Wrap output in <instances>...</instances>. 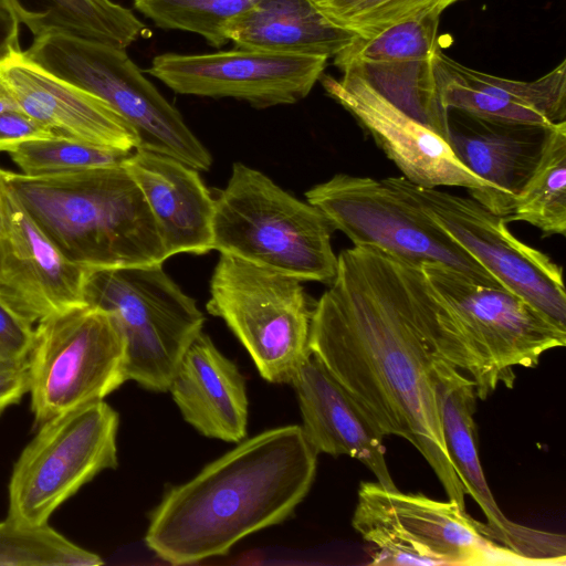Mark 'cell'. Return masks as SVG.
Returning a JSON list of instances; mask_svg holds the SVG:
<instances>
[{
    "label": "cell",
    "instance_id": "cell-22",
    "mask_svg": "<svg viewBox=\"0 0 566 566\" xmlns=\"http://www.w3.org/2000/svg\"><path fill=\"white\" fill-rule=\"evenodd\" d=\"M303 432L316 450L361 462L387 489H398L385 460L384 436L326 367L311 355L294 375Z\"/></svg>",
    "mask_w": 566,
    "mask_h": 566
},
{
    "label": "cell",
    "instance_id": "cell-20",
    "mask_svg": "<svg viewBox=\"0 0 566 566\" xmlns=\"http://www.w3.org/2000/svg\"><path fill=\"white\" fill-rule=\"evenodd\" d=\"M553 127L490 122L448 109L450 147L468 169L490 186L483 206L504 220L535 170Z\"/></svg>",
    "mask_w": 566,
    "mask_h": 566
},
{
    "label": "cell",
    "instance_id": "cell-16",
    "mask_svg": "<svg viewBox=\"0 0 566 566\" xmlns=\"http://www.w3.org/2000/svg\"><path fill=\"white\" fill-rule=\"evenodd\" d=\"M319 80L326 93L371 135L401 177L427 188L463 187L484 205L490 186L458 159L441 135L398 108L350 69L339 80L329 75Z\"/></svg>",
    "mask_w": 566,
    "mask_h": 566
},
{
    "label": "cell",
    "instance_id": "cell-1",
    "mask_svg": "<svg viewBox=\"0 0 566 566\" xmlns=\"http://www.w3.org/2000/svg\"><path fill=\"white\" fill-rule=\"evenodd\" d=\"M313 307L310 349L382 436L410 442L448 499L465 510L464 485L443 440L433 367L471 373L465 343L420 264L374 247L345 249Z\"/></svg>",
    "mask_w": 566,
    "mask_h": 566
},
{
    "label": "cell",
    "instance_id": "cell-36",
    "mask_svg": "<svg viewBox=\"0 0 566 566\" xmlns=\"http://www.w3.org/2000/svg\"><path fill=\"white\" fill-rule=\"evenodd\" d=\"M19 22L0 0V62L20 52Z\"/></svg>",
    "mask_w": 566,
    "mask_h": 566
},
{
    "label": "cell",
    "instance_id": "cell-38",
    "mask_svg": "<svg viewBox=\"0 0 566 566\" xmlns=\"http://www.w3.org/2000/svg\"><path fill=\"white\" fill-rule=\"evenodd\" d=\"M0 258H1V245H0Z\"/></svg>",
    "mask_w": 566,
    "mask_h": 566
},
{
    "label": "cell",
    "instance_id": "cell-26",
    "mask_svg": "<svg viewBox=\"0 0 566 566\" xmlns=\"http://www.w3.org/2000/svg\"><path fill=\"white\" fill-rule=\"evenodd\" d=\"M346 69L355 71L389 102L448 142V109L440 101L432 56L419 61L355 63Z\"/></svg>",
    "mask_w": 566,
    "mask_h": 566
},
{
    "label": "cell",
    "instance_id": "cell-4",
    "mask_svg": "<svg viewBox=\"0 0 566 566\" xmlns=\"http://www.w3.org/2000/svg\"><path fill=\"white\" fill-rule=\"evenodd\" d=\"M335 231L325 213L235 163L214 199L213 250L293 276L331 284L337 270Z\"/></svg>",
    "mask_w": 566,
    "mask_h": 566
},
{
    "label": "cell",
    "instance_id": "cell-9",
    "mask_svg": "<svg viewBox=\"0 0 566 566\" xmlns=\"http://www.w3.org/2000/svg\"><path fill=\"white\" fill-rule=\"evenodd\" d=\"M27 363L31 411L39 426L104 400L127 380L119 326L112 314L91 304L40 321Z\"/></svg>",
    "mask_w": 566,
    "mask_h": 566
},
{
    "label": "cell",
    "instance_id": "cell-10",
    "mask_svg": "<svg viewBox=\"0 0 566 566\" xmlns=\"http://www.w3.org/2000/svg\"><path fill=\"white\" fill-rule=\"evenodd\" d=\"M305 197L356 247H374L420 265L439 262L479 284L504 287L413 199L386 179L336 174L308 189Z\"/></svg>",
    "mask_w": 566,
    "mask_h": 566
},
{
    "label": "cell",
    "instance_id": "cell-19",
    "mask_svg": "<svg viewBox=\"0 0 566 566\" xmlns=\"http://www.w3.org/2000/svg\"><path fill=\"white\" fill-rule=\"evenodd\" d=\"M0 77L17 106L57 137L133 151L138 137L106 102L49 73L20 51L0 62Z\"/></svg>",
    "mask_w": 566,
    "mask_h": 566
},
{
    "label": "cell",
    "instance_id": "cell-11",
    "mask_svg": "<svg viewBox=\"0 0 566 566\" xmlns=\"http://www.w3.org/2000/svg\"><path fill=\"white\" fill-rule=\"evenodd\" d=\"M119 416L95 401L41 423L15 461L8 486V516L49 523L67 499L99 472L118 465Z\"/></svg>",
    "mask_w": 566,
    "mask_h": 566
},
{
    "label": "cell",
    "instance_id": "cell-17",
    "mask_svg": "<svg viewBox=\"0 0 566 566\" xmlns=\"http://www.w3.org/2000/svg\"><path fill=\"white\" fill-rule=\"evenodd\" d=\"M433 387L443 440L465 493L480 505L486 523L480 531L511 554L524 558L543 557L551 534L511 522L499 509L488 485L476 447L474 381L446 358L433 367Z\"/></svg>",
    "mask_w": 566,
    "mask_h": 566
},
{
    "label": "cell",
    "instance_id": "cell-25",
    "mask_svg": "<svg viewBox=\"0 0 566 566\" xmlns=\"http://www.w3.org/2000/svg\"><path fill=\"white\" fill-rule=\"evenodd\" d=\"M38 36L62 34L126 50L151 31L112 0H1Z\"/></svg>",
    "mask_w": 566,
    "mask_h": 566
},
{
    "label": "cell",
    "instance_id": "cell-34",
    "mask_svg": "<svg viewBox=\"0 0 566 566\" xmlns=\"http://www.w3.org/2000/svg\"><path fill=\"white\" fill-rule=\"evenodd\" d=\"M57 137L49 127L21 109L0 113V151L22 142Z\"/></svg>",
    "mask_w": 566,
    "mask_h": 566
},
{
    "label": "cell",
    "instance_id": "cell-28",
    "mask_svg": "<svg viewBox=\"0 0 566 566\" xmlns=\"http://www.w3.org/2000/svg\"><path fill=\"white\" fill-rule=\"evenodd\" d=\"M99 555L46 524L31 525L9 516L0 522V566H97Z\"/></svg>",
    "mask_w": 566,
    "mask_h": 566
},
{
    "label": "cell",
    "instance_id": "cell-29",
    "mask_svg": "<svg viewBox=\"0 0 566 566\" xmlns=\"http://www.w3.org/2000/svg\"><path fill=\"white\" fill-rule=\"evenodd\" d=\"M260 0H134L135 8L157 27L201 35L208 44L228 43V25Z\"/></svg>",
    "mask_w": 566,
    "mask_h": 566
},
{
    "label": "cell",
    "instance_id": "cell-2",
    "mask_svg": "<svg viewBox=\"0 0 566 566\" xmlns=\"http://www.w3.org/2000/svg\"><path fill=\"white\" fill-rule=\"evenodd\" d=\"M317 454L297 424L240 441L165 493L150 514L146 545L172 565L227 554L295 511L315 480Z\"/></svg>",
    "mask_w": 566,
    "mask_h": 566
},
{
    "label": "cell",
    "instance_id": "cell-3",
    "mask_svg": "<svg viewBox=\"0 0 566 566\" xmlns=\"http://www.w3.org/2000/svg\"><path fill=\"white\" fill-rule=\"evenodd\" d=\"M0 175L74 263L104 270L167 260L157 223L124 165L44 176L0 167Z\"/></svg>",
    "mask_w": 566,
    "mask_h": 566
},
{
    "label": "cell",
    "instance_id": "cell-5",
    "mask_svg": "<svg viewBox=\"0 0 566 566\" xmlns=\"http://www.w3.org/2000/svg\"><path fill=\"white\" fill-rule=\"evenodd\" d=\"M24 56L106 102L135 130L138 148L208 171L212 157L181 114L146 78L125 50L75 36H38Z\"/></svg>",
    "mask_w": 566,
    "mask_h": 566
},
{
    "label": "cell",
    "instance_id": "cell-8",
    "mask_svg": "<svg viewBox=\"0 0 566 566\" xmlns=\"http://www.w3.org/2000/svg\"><path fill=\"white\" fill-rule=\"evenodd\" d=\"M207 311L224 321L272 384H291L312 355L313 307L297 279L220 253Z\"/></svg>",
    "mask_w": 566,
    "mask_h": 566
},
{
    "label": "cell",
    "instance_id": "cell-24",
    "mask_svg": "<svg viewBox=\"0 0 566 566\" xmlns=\"http://www.w3.org/2000/svg\"><path fill=\"white\" fill-rule=\"evenodd\" d=\"M358 35L333 21L317 0H260L227 28L239 49L336 56Z\"/></svg>",
    "mask_w": 566,
    "mask_h": 566
},
{
    "label": "cell",
    "instance_id": "cell-33",
    "mask_svg": "<svg viewBox=\"0 0 566 566\" xmlns=\"http://www.w3.org/2000/svg\"><path fill=\"white\" fill-rule=\"evenodd\" d=\"M33 338L34 326L28 325L0 304V363L27 361Z\"/></svg>",
    "mask_w": 566,
    "mask_h": 566
},
{
    "label": "cell",
    "instance_id": "cell-6",
    "mask_svg": "<svg viewBox=\"0 0 566 566\" xmlns=\"http://www.w3.org/2000/svg\"><path fill=\"white\" fill-rule=\"evenodd\" d=\"M85 302L107 311L118 324L127 380L168 391L184 354L202 332L205 316L163 264L91 270Z\"/></svg>",
    "mask_w": 566,
    "mask_h": 566
},
{
    "label": "cell",
    "instance_id": "cell-12",
    "mask_svg": "<svg viewBox=\"0 0 566 566\" xmlns=\"http://www.w3.org/2000/svg\"><path fill=\"white\" fill-rule=\"evenodd\" d=\"M352 525L378 548L373 565H472L494 553L513 555L483 535L454 500L402 493L379 482L360 483Z\"/></svg>",
    "mask_w": 566,
    "mask_h": 566
},
{
    "label": "cell",
    "instance_id": "cell-35",
    "mask_svg": "<svg viewBox=\"0 0 566 566\" xmlns=\"http://www.w3.org/2000/svg\"><path fill=\"white\" fill-rule=\"evenodd\" d=\"M29 392L28 363L0 365V413Z\"/></svg>",
    "mask_w": 566,
    "mask_h": 566
},
{
    "label": "cell",
    "instance_id": "cell-21",
    "mask_svg": "<svg viewBox=\"0 0 566 566\" xmlns=\"http://www.w3.org/2000/svg\"><path fill=\"white\" fill-rule=\"evenodd\" d=\"M124 167L157 223L167 259L213 250L214 199L198 170L170 156L140 148L132 151Z\"/></svg>",
    "mask_w": 566,
    "mask_h": 566
},
{
    "label": "cell",
    "instance_id": "cell-15",
    "mask_svg": "<svg viewBox=\"0 0 566 566\" xmlns=\"http://www.w3.org/2000/svg\"><path fill=\"white\" fill-rule=\"evenodd\" d=\"M0 304L30 326L85 305L91 270L69 260L0 175Z\"/></svg>",
    "mask_w": 566,
    "mask_h": 566
},
{
    "label": "cell",
    "instance_id": "cell-27",
    "mask_svg": "<svg viewBox=\"0 0 566 566\" xmlns=\"http://www.w3.org/2000/svg\"><path fill=\"white\" fill-rule=\"evenodd\" d=\"M524 221L543 235L566 232V123L551 129L541 159L505 220Z\"/></svg>",
    "mask_w": 566,
    "mask_h": 566
},
{
    "label": "cell",
    "instance_id": "cell-32",
    "mask_svg": "<svg viewBox=\"0 0 566 566\" xmlns=\"http://www.w3.org/2000/svg\"><path fill=\"white\" fill-rule=\"evenodd\" d=\"M459 0H317L336 23L360 38H370L396 23L441 14Z\"/></svg>",
    "mask_w": 566,
    "mask_h": 566
},
{
    "label": "cell",
    "instance_id": "cell-39",
    "mask_svg": "<svg viewBox=\"0 0 566 566\" xmlns=\"http://www.w3.org/2000/svg\"><path fill=\"white\" fill-rule=\"evenodd\" d=\"M0 365H2V364L0 363Z\"/></svg>",
    "mask_w": 566,
    "mask_h": 566
},
{
    "label": "cell",
    "instance_id": "cell-18",
    "mask_svg": "<svg viewBox=\"0 0 566 566\" xmlns=\"http://www.w3.org/2000/svg\"><path fill=\"white\" fill-rule=\"evenodd\" d=\"M432 67L440 101L482 119L513 125L566 123V61L534 81L505 78L468 67L438 46Z\"/></svg>",
    "mask_w": 566,
    "mask_h": 566
},
{
    "label": "cell",
    "instance_id": "cell-14",
    "mask_svg": "<svg viewBox=\"0 0 566 566\" xmlns=\"http://www.w3.org/2000/svg\"><path fill=\"white\" fill-rule=\"evenodd\" d=\"M327 60L235 48L208 54H160L146 72L179 94L232 97L265 108L305 98Z\"/></svg>",
    "mask_w": 566,
    "mask_h": 566
},
{
    "label": "cell",
    "instance_id": "cell-30",
    "mask_svg": "<svg viewBox=\"0 0 566 566\" xmlns=\"http://www.w3.org/2000/svg\"><path fill=\"white\" fill-rule=\"evenodd\" d=\"M439 20L440 14H430L396 23L370 38L357 36L334 56V64L343 71L355 63L428 60L439 46Z\"/></svg>",
    "mask_w": 566,
    "mask_h": 566
},
{
    "label": "cell",
    "instance_id": "cell-23",
    "mask_svg": "<svg viewBox=\"0 0 566 566\" xmlns=\"http://www.w3.org/2000/svg\"><path fill=\"white\" fill-rule=\"evenodd\" d=\"M168 391L184 419L202 436L234 443L245 439V380L207 334L201 332L190 344Z\"/></svg>",
    "mask_w": 566,
    "mask_h": 566
},
{
    "label": "cell",
    "instance_id": "cell-13",
    "mask_svg": "<svg viewBox=\"0 0 566 566\" xmlns=\"http://www.w3.org/2000/svg\"><path fill=\"white\" fill-rule=\"evenodd\" d=\"M413 199L453 240L506 290L566 327L562 268L547 254L516 239L505 220L472 197L385 178Z\"/></svg>",
    "mask_w": 566,
    "mask_h": 566
},
{
    "label": "cell",
    "instance_id": "cell-7",
    "mask_svg": "<svg viewBox=\"0 0 566 566\" xmlns=\"http://www.w3.org/2000/svg\"><path fill=\"white\" fill-rule=\"evenodd\" d=\"M421 269L460 329L480 399L500 382L511 387L513 367H535L545 352L566 345V327L517 294L479 284L439 262Z\"/></svg>",
    "mask_w": 566,
    "mask_h": 566
},
{
    "label": "cell",
    "instance_id": "cell-31",
    "mask_svg": "<svg viewBox=\"0 0 566 566\" xmlns=\"http://www.w3.org/2000/svg\"><path fill=\"white\" fill-rule=\"evenodd\" d=\"M6 153L27 176L122 166L132 154L65 137L22 142Z\"/></svg>",
    "mask_w": 566,
    "mask_h": 566
},
{
    "label": "cell",
    "instance_id": "cell-37",
    "mask_svg": "<svg viewBox=\"0 0 566 566\" xmlns=\"http://www.w3.org/2000/svg\"><path fill=\"white\" fill-rule=\"evenodd\" d=\"M8 109H20L8 92L4 83L0 77V113Z\"/></svg>",
    "mask_w": 566,
    "mask_h": 566
}]
</instances>
